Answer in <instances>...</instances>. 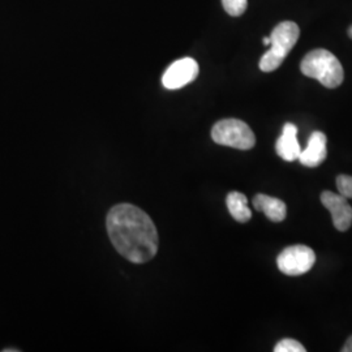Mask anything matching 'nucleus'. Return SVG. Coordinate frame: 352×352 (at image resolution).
<instances>
[{
    "mask_svg": "<svg viewBox=\"0 0 352 352\" xmlns=\"http://www.w3.org/2000/svg\"><path fill=\"white\" fill-rule=\"evenodd\" d=\"M349 37L352 39V25L349 28Z\"/></svg>",
    "mask_w": 352,
    "mask_h": 352,
    "instance_id": "a211bd4d",
    "label": "nucleus"
},
{
    "mask_svg": "<svg viewBox=\"0 0 352 352\" xmlns=\"http://www.w3.org/2000/svg\"><path fill=\"white\" fill-rule=\"evenodd\" d=\"M107 234L115 250L133 264H145L158 252L160 238L151 217L131 204L115 205L107 214Z\"/></svg>",
    "mask_w": 352,
    "mask_h": 352,
    "instance_id": "f257e3e1",
    "label": "nucleus"
},
{
    "mask_svg": "<svg viewBox=\"0 0 352 352\" xmlns=\"http://www.w3.org/2000/svg\"><path fill=\"white\" fill-rule=\"evenodd\" d=\"M269 37L270 49L260 60V69L263 72H273L282 65L300 37V29L294 21H282L273 29Z\"/></svg>",
    "mask_w": 352,
    "mask_h": 352,
    "instance_id": "7ed1b4c3",
    "label": "nucleus"
},
{
    "mask_svg": "<svg viewBox=\"0 0 352 352\" xmlns=\"http://www.w3.org/2000/svg\"><path fill=\"white\" fill-rule=\"evenodd\" d=\"M302 75L316 78L325 88L336 89L344 80V71L338 58L324 49L308 52L300 63Z\"/></svg>",
    "mask_w": 352,
    "mask_h": 352,
    "instance_id": "f03ea898",
    "label": "nucleus"
},
{
    "mask_svg": "<svg viewBox=\"0 0 352 352\" xmlns=\"http://www.w3.org/2000/svg\"><path fill=\"white\" fill-rule=\"evenodd\" d=\"M226 204L228 212L235 221H238L240 223H245L251 219L252 212L248 206V200L243 193L236 190L230 192L227 195Z\"/></svg>",
    "mask_w": 352,
    "mask_h": 352,
    "instance_id": "9b49d317",
    "label": "nucleus"
},
{
    "mask_svg": "<svg viewBox=\"0 0 352 352\" xmlns=\"http://www.w3.org/2000/svg\"><path fill=\"white\" fill-rule=\"evenodd\" d=\"M276 352H305V349L300 342L292 340V338H286L278 342L277 346L274 347Z\"/></svg>",
    "mask_w": 352,
    "mask_h": 352,
    "instance_id": "ddd939ff",
    "label": "nucleus"
},
{
    "mask_svg": "<svg viewBox=\"0 0 352 352\" xmlns=\"http://www.w3.org/2000/svg\"><path fill=\"white\" fill-rule=\"evenodd\" d=\"M276 151L278 155L286 162H294L299 158L302 148L298 141V128L295 124L286 123L283 126L282 135L276 144Z\"/></svg>",
    "mask_w": 352,
    "mask_h": 352,
    "instance_id": "1a4fd4ad",
    "label": "nucleus"
},
{
    "mask_svg": "<svg viewBox=\"0 0 352 352\" xmlns=\"http://www.w3.org/2000/svg\"><path fill=\"white\" fill-rule=\"evenodd\" d=\"M327 136L325 133L315 131L308 140V145L305 149H302L299 161L305 167H317L327 160Z\"/></svg>",
    "mask_w": 352,
    "mask_h": 352,
    "instance_id": "6e6552de",
    "label": "nucleus"
},
{
    "mask_svg": "<svg viewBox=\"0 0 352 352\" xmlns=\"http://www.w3.org/2000/svg\"><path fill=\"white\" fill-rule=\"evenodd\" d=\"M252 202L254 209L264 213L272 222H282L287 215L286 204L276 197L260 193L253 197Z\"/></svg>",
    "mask_w": 352,
    "mask_h": 352,
    "instance_id": "9d476101",
    "label": "nucleus"
},
{
    "mask_svg": "<svg viewBox=\"0 0 352 352\" xmlns=\"http://www.w3.org/2000/svg\"><path fill=\"white\" fill-rule=\"evenodd\" d=\"M265 46H270V37H264L263 39Z\"/></svg>",
    "mask_w": 352,
    "mask_h": 352,
    "instance_id": "dca6fc26",
    "label": "nucleus"
},
{
    "mask_svg": "<svg viewBox=\"0 0 352 352\" xmlns=\"http://www.w3.org/2000/svg\"><path fill=\"white\" fill-rule=\"evenodd\" d=\"M3 352H19V350H16V349H6V350H3Z\"/></svg>",
    "mask_w": 352,
    "mask_h": 352,
    "instance_id": "f3484780",
    "label": "nucleus"
},
{
    "mask_svg": "<svg viewBox=\"0 0 352 352\" xmlns=\"http://www.w3.org/2000/svg\"><path fill=\"white\" fill-rule=\"evenodd\" d=\"M337 188L347 200L352 199V176L340 175L337 177Z\"/></svg>",
    "mask_w": 352,
    "mask_h": 352,
    "instance_id": "4468645a",
    "label": "nucleus"
},
{
    "mask_svg": "<svg viewBox=\"0 0 352 352\" xmlns=\"http://www.w3.org/2000/svg\"><path fill=\"white\" fill-rule=\"evenodd\" d=\"M222 6L230 16L239 17L245 12L248 7V0H222Z\"/></svg>",
    "mask_w": 352,
    "mask_h": 352,
    "instance_id": "f8f14e48",
    "label": "nucleus"
},
{
    "mask_svg": "<svg viewBox=\"0 0 352 352\" xmlns=\"http://www.w3.org/2000/svg\"><path fill=\"white\" fill-rule=\"evenodd\" d=\"M315 263V252L302 244L287 247L277 257L278 269L283 274L291 277H298L308 273Z\"/></svg>",
    "mask_w": 352,
    "mask_h": 352,
    "instance_id": "39448f33",
    "label": "nucleus"
},
{
    "mask_svg": "<svg viewBox=\"0 0 352 352\" xmlns=\"http://www.w3.org/2000/svg\"><path fill=\"white\" fill-rule=\"evenodd\" d=\"M321 202L331 214L334 227L344 232L352 225V208L346 197L340 193H334L331 190H324L321 193Z\"/></svg>",
    "mask_w": 352,
    "mask_h": 352,
    "instance_id": "0eeeda50",
    "label": "nucleus"
},
{
    "mask_svg": "<svg viewBox=\"0 0 352 352\" xmlns=\"http://www.w3.org/2000/svg\"><path fill=\"white\" fill-rule=\"evenodd\" d=\"M199 71V64L195 59H179L166 69L162 76V84L170 90L183 88L197 78Z\"/></svg>",
    "mask_w": 352,
    "mask_h": 352,
    "instance_id": "423d86ee",
    "label": "nucleus"
},
{
    "mask_svg": "<svg viewBox=\"0 0 352 352\" xmlns=\"http://www.w3.org/2000/svg\"><path fill=\"white\" fill-rule=\"evenodd\" d=\"M342 351L352 352V336L349 338V340H346V343H344V346H343Z\"/></svg>",
    "mask_w": 352,
    "mask_h": 352,
    "instance_id": "2eb2a0df",
    "label": "nucleus"
},
{
    "mask_svg": "<svg viewBox=\"0 0 352 352\" xmlns=\"http://www.w3.org/2000/svg\"><path fill=\"white\" fill-rule=\"evenodd\" d=\"M215 144L239 151H250L256 145V136L250 126L239 119H223L212 129Z\"/></svg>",
    "mask_w": 352,
    "mask_h": 352,
    "instance_id": "20e7f679",
    "label": "nucleus"
}]
</instances>
